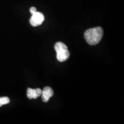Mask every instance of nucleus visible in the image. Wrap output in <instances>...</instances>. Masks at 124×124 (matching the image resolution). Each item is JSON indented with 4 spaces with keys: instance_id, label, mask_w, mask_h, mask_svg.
Returning <instances> with one entry per match:
<instances>
[{
    "instance_id": "nucleus-7",
    "label": "nucleus",
    "mask_w": 124,
    "mask_h": 124,
    "mask_svg": "<svg viewBox=\"0 0 124 124\" xmlns=\"http://www.w3.org/2000/svg\"><path fill=\"white\" fill-rule=\"evenodd\" d=\"M36 12H37V10H36V8H35V7H32L30 9V12H31V13L32 14H33V13H35Z\"/></svg>"
},
{
    "instance_id": "nucleus-4",
    "label": "nucleus",
    "mask_w": 124,
    "mask_h": 124,
    "mask_svg": "<svg viewBox=\"0 0 124 124\" xmlns=\"http://www.w3.org/2000/svg\"><path fill=\"white\" fill-rule=\"evenodd\" d=\"M42 100L44 102H47L49 98L54 95V91L50 87H46L41 91Z\"/></svg>"
},
{
    "instance_id": "nucleus-1",
    "label": "nucleus",
    "mask_w": 124,
    "mask_h": 124,
    "mask_svg": "<svg viewBox=\"0 0 124 124\" xmlns=\"http://www.w3.org/2000/svg\"><path fill=\"white\" fill-rule=\"evenodd\" d=\"M103 35V31L101 27H95L87 29L85 32V38L87 43L91 46L98 44Z\"/></svg>"
},
{
    "instance_id": "nucleus-6",
    "label": "nucleus",
    "mask_w": 124,
    "mask_h": 124,
    "mask_svg": "<svg viewBox=\"0 0 124 124\" xmlns=\"http://www.w3.org/2000/svg\"><path fill=\"white\" fill-rule=\"evenodd\" d=\"M10 102V100L8 97H0V107H1L3 105H7Z\"/></svg>"
},
{
    "instance_id": "nucleus-5",
    "label": "nucleus",
    "mask_w": 124,
    "mask_h": 124,
    "mask_svg": "<svg viewBox=\"0 0 124 124\" xmlns=\"http://www.w3.org/2000/svg\"><path fill=\"white\" fill-rule=\"evenodd\" d=\"M41 90L40 89H32L31 88H28L27 89V97L29 99H36L37 98L40 97L41 95Z\"/></svg>"
},
{
    "instance_id": "nucleus-3",
    "label": "nucleus",
    "mask_w": 124,
    "mask_h": 124,
    "mask_svg": "<svg viewBox=\"0 0 124 124\" xmlns=\"http://www.w3.org/2000/svg\"><path fill=\"white\" fill-rule=\"evenodd\" d=\"M44 21V16L42 13L36 12L32 14V17L29 20V22L31 25L33 27H38Z\"/></svg>"
},
{
    "instance_id": "nucleus-2",
    "label": "nucleus",
    "mask_w": 124,
    "mask_h": 124,
    "mask_svg": "<svg viewBox=\"0 0 124 124\" xmlns=\"http://www.w3.org/2000/svg\"><path fill=\"white\" fill-rule=\"evenodd\" d=\"M55 49L56 52V58L58 61L63 62L69 58L70 54L68 48L65 44L62 42H58L55 45Z\"/></svg>"
}]
</instances>
